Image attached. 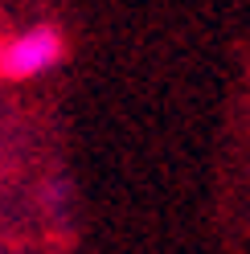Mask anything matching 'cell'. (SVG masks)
I'll return each instance as SVG.
<instances>
[{
    "label": "cell",
    "instance_id": "1",
    "mask_svg": "<svg viewBox=\"0 0 250 254\" xmlns=\"http://www.w3.org/2000/svg\"><path fill=\"white\" fill-rule=\"evenodd\" d=\"M62 58H66V37L54 25H33L0 45V74L8 82H29L50 74Z\"/></svg>",
    "mask_w": 250,
    "mask_h": 254
}]
</instances>
